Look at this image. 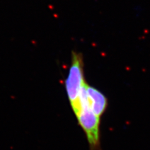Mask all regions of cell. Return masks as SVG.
<instances>
[{"mask_svg":"<svg viewBox=\"0 0 150 150\" xmlns=\"http://www.w3.org/2000/svg\"><path fill=\"white\" fill-rule=\"evenodd\" d=\"M86 83L84 75L83 55L76 51H73L71 67L65 80V88L70 105L75 115L80 110V95L82 89Z\"/></svg>","mask_w":150,"mask_h":150,"instance_id":"6da1fadb","label":"cell"},{"mask_svg":"<svg viewBox=\"0 0 150 150\" xmlns=\"http://www.w3.org/2000/svg\"><path fill=\"white\" fill-rule=\"evenodd\" d=\"M86 86V83L80 95V110L76 116L79 125L85 133L90 150H100V118L98 117L89 108Z\"/></svg>","mask_w":150,"mask_h":150,"instance_id":"7a4b0ae2","label":"cell"},{"mask_svg":"<svg viewBox=\"0 0 150 150\" xmlns=\"http://www.w3.org/2000/svg\"><path fill=\"white\" fill-rule=\"evenodd\" d=\"M86 94L89 108L98 117L104 113L107 107L106 96L96 88L91 86H86Z\"/></svg>","mask_w":150,"mask_h":150,"instance_id":"3957f363","label":"cell"}]
</instances>
